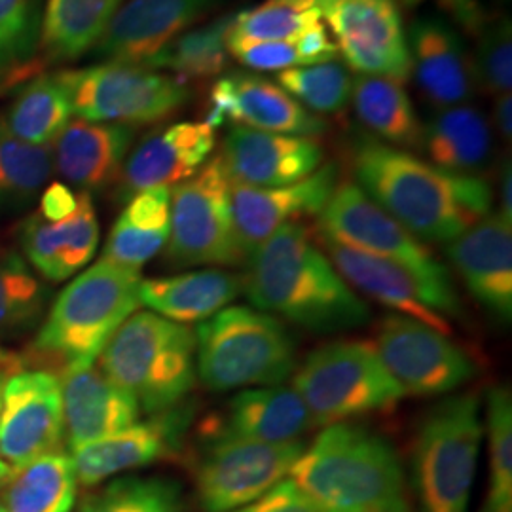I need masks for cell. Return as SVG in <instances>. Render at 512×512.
I'll list each match as a JSON object with an SVG mask.
<instances>
[{
    "mask_svg": "<svg viewBox=\"0 0 512 512\" xmlns=\"http://www.w3.org/2000/svg\"><path fill=\"white\" fill-rule=\"evenodd\" d=\"M192 418L194 406L183 401L110 437L76 446L69 454L78 484L92 488L110 476L171 458L183 446Z\"/></svg>",
    "mask_w": 512,
    "mask_h": 512,
    "instance_id": "17",
    "label": "cell"
},
{
    "mask_svg": "<svg viewBox=\"0 0 512 512\" xmlns=\"http://www.w3.org/2000/svg\"><path fill=\"white\" fill-rule=\"evenodd\" d=\"M289 475L319 512H410L395 446L363 425H327Z\"/></svg>",
    "mask_w": 512,
    "mask_h": 512,
    "instance_id": "3",
    "label": "cell"
},
{
    "mask_svg": "<svg viewBox=\"0 0 512 512\" xmlns=\"http://www.w3.org/2000/svg\"><path fill=\"white\" fill-rule=\"evenodd\" d=\"M78 478L73 458L65 450L19 467L0 488L8 512H73Z\"/></svg>",
    "mask_w": 512,
    "mask_h": 512,
    "instance_id": "32",
    "label": "cell"
},
{
    "mask_svg": "<svg viewBox=\"0 0 512 512\" xmlns=\"http://www.w3.org/2000/svg\"><path fill=\"white\" fill-rule=\"evenodd\" d=\"M37 35V0H0V80L19 69Z\"/></svg>",
    "mask_w": 512,
    "mask_h": 512,
    "instance_id": "45",
    "label": "cell"
},
{
    "mask_svg": "<svg viewBox=\"0 0 512 512\" xmlns=\"http://www.w3.org/2000/svg\"><path fill=\"white\" fill-rule=\"evenodd\" d=\"M475 74L488 92L511 93L512 29L511 19L501 16L490 21L478 35Z\"/></svg>",
    "mask_w": 512,
    "mask_h": 512,
    "instance_id": "44",
    "label": "cell"
},
{
    "mask_svg": "<svg viewBox=\"0 0 512 512\" xmlns=\"http://www.w3.org/2000/svg\"><path fill=\"white\" fill-rule=\"evenodd\" d=\"M499 215L512 222V171L511 164H503L499 175Z\"/></svg>",
    "mask_w": 512,
    "mask_h": 512,
    "instance_id": "50",
    "label": "cell"
},
{
    "mask_svg": "<svg viewBox=\"0 0 512 512\" xmlns=\"http://www.w3.org/2000/svg\"><path fill=\"white\" fill-rule=\"evenodd\" d=\"M484 425L475 393L452 395L427 410L414 442L420 512H467Z\"/></svg>",
    "mask_w": 512,
    "mask_h": 512,
    "instance_id": "7",
    "label": "cell"
},
{
    "mask_svg": "<svg viewBox=\"0 0 512 512\" xmlns=\"http://www.w3.org/2000/svg\"><path fill=\"white\" fill-rule=\"evenodd\" d=\"M232 512H319L293 480H281L270 492Z\"/></svg>",
    "mask_w": 512,
    "mask_h": 512,
    "instance_id": "46",
    "label": "cell"
},
{
    "mask_svg": "<svg viewBox=\"0 0 512 512\" xmlns=\"http://www.w3.org/2000/svg\"><path fill=\"white\" fill-rule=\"evenodd\" d=\"M304 442L202 439L194 465L196 495L205 512H232L270 492L293 469Z\"/></svg>",
    "mask_w": 512,
    "mask_h": 512,
    "instance_id": "12",
    "label": "cell"
},
{
    "mask_svg": "<svg viewBox=\"0 0 512 512\" xmlns=\"http://www.w3.org/2000/svg\"><path fill=\"white\" fill-rule=\"evenodd\" d=\"M141 270L101 258L71 281L46 313L23 355L31 370L59 376L73 366L92 365L141 306Z\"/></svg>",
    "mask_w": 512,
    "mask_h": 512,
    "instance_id": "4",
    "label": "cell"
},
{
    "mask_svg": "<svg viewBox=\"0 0 512 512\" xmlns=\"http://www.w3.org/2000/svg\"><path fill=\"white\" fill-rule=\"evenodd\" d=\"M71 114V99L59 76H40L19 93L2 124L29 145L52 147Z\"/></svg>",
    "mask_w": 512,
    "mask_h": 512,
    "instance_id": "36",
    "label": "cell"
},
{
    "mask_svg": "<svg viewBox=\"0 0 512 512\" xmlns=\"http://www.w3.org/2000/svg\"><path fill=\"white\" fill-rule=\"evenodd\" d=\"M171 190L148 188L128 200L110 230L103 258L118 266L141 270L158 255L169 238Z\"/></svg>",
    "mask_w": 512,
    "mask_h": 512,
    "instance_id": "30",
    "label": "cell"
},
{
    "mask_svg": "<svg viewBox=\"0 0 512 512\" xmlns=\"http://www.w3.org/2000/svg\"><path fill=\"white\" fill-rule=\"evenodd\" d=\"M512 99L511 93H503V95H497V101H495V124L501 131V135L511 141L512 137Z\"/></svg>",
    "mask_w": 512,
    "mask_h": 512,
    "instance_id": "51",
    "label": "cell"
},
{
    "mask_svg": "<svg viewBox=\"0 0 512 512\" xmlns=\"http://www.w3.org/2000/svg\"><path fill=\"white\" fill-rule=\"evenodd\" d=\"M122 0H48L44 46L50 57L69 61L88 52L105 33Z\"/></svg>",
    "mask_w": 512,
    "mask_h": 512,
    "instance_id": "35",
    "label": "cell"
},
{
    "mask_svg": "<svg viewBox=\"0 0 512 512\" xmlns=\"http://www.w3.org/2000/svg\"><path fill=\"white\" fill-rule=\"evenodd\" d=\"M215 148V129L205 122H177L135 148L122 171L120 196L181 184L202 169Z\"/></svg>",
    "mask_w": 512,
    "mask_h": 512,
    "instance_id": "26",
    "label": "cell"
},
{
    "mask_svg": "<svg viewBox=\"0 0 512 512\" xmlns=\"http://www.w3.org/2000/svg\"><path fill=\"white\" fill-rule=\"evenodd\" d=\"M196 374L211 391L281 385L296 368V344L272 313L230 306L202 321Z\"/></svg>",
    "mask_w": 512,
    "mask_h": 512,
    "instance_id": "6",
    "label": "cell"
},
{
    "mask_svg": "<svg viewBox=\"0 0 512 512\" xmlns=\"http://www.w3.org/2000/svg\"><path fill=\"white\" fill-rule=\"evenodd\" d=\"M421 147L440 169L475 175L490 160L492 131L480 110L458 105L439 110L421 133Z\"/></svg>",
    "mask_w": 512,
    "mask_h": 512,
    "instance_id": "31",
    "label": "cell"
},
{
    "mask_svg": "<svg viewBox=\"0 0 512 512\" xmlns=\"http://www.w3.org/2000/svg\"><path fill=\"white\" fill-rule=\"evenodd\" d=\"M220 160L232 183L274 188L310 177L323 164L325 150L310 137L234 126L224 139Z\"/></svg>",
    "mask_w": 512,
    "mask_h": 512,
    "instance_id": "20",
    "label": "cell"
},
{
    "mask_svg": "<svg viewBox=\"0 0 512 512\" xmlns=\"http://www.w3.org/2000/svg\"><path fill=\"white\" fill-rule=\"evenodd\" d=\"M446 253L476 302L509 323L512 317V222L499 213H490L446 243Z\"/></svg>",
    "mask_w": 512,
    "mask_h": 512,
    "instance_id": "23",
    "label": "cell"
},
{
    "mask_svg": "<svg viewBox=\"0 0 512 512\" xmlns=\"http://www.w3.org/2000/svg\"><path fill=\"white\" fill-rule=\"evenodd\" d=\"M406 6H416V4H420L421 0H403Z\"/></svg>",
    "mask_w": 512,
    "mask_h": 512,
    "instance_id": "53",
    "label": "cell"
},
{
    "mask_svg": "<svg viewBox=\"0 0 512 512\" xmlns=\"http://www.w3.org/2000/svg\"><path fill=\"white\" fill-rule=\"evenodd\" d=\"M135 131L122 124L74 120L52 143L54 167L82 192H97L122 171Z\"/></svg>",
    "mask_w": 512,
    "mask_h": 512,
    "instance_id": "28",
    "label": "cell"
},
{
    "mask_svg": "<svg viewBox=\"0 0 512 512\" xmlns=\"http://www.w3.org/2000/svg\"><path fill=\"white\" fill-rule=\"evenodd\" d=\"M357 186L420 241L450 243L492 213V186L361 137L351 148Z\"/></svg>",
    "mask_w": 512,
    "mask_h": 512,
    "instance_id": "1",
    "label": "cell"
},
{
    "mask_svg": "<svg viewBox=\"0 0 512 512\" xmlns=\"http://www.w3.org/2000/svg\"><path fill=\"white\" fill-rule=\"evenodd\" d=\"M21 249L29 264L48 281H65L92 260L99 243V222L92 196L78 194V205L67 219L50 222L38 213L23 222Z\"/></svg>",
    "mask_w": 512,
    "mask_h": 512,
    "instance_id": "27",
    "label": "cell"
},
{
    "mask_svg": "<svg viewBox=\"0 0 512 512\" xmlns=\"http://www.w3.org/2000/svg\"><path fill=\"white\" fill-rule=\"evenodd\" d=\"M61 385L54 372L23 370L12 376L2 395L0 459L14 469L63 450Z\"/></svg>",
    "mask_w": 512,
    "mask_h": 512,
    "instance_id": "16",
    "label": "cell"
},
{
    "mask_svg": "<svg viewBox=\"0 0 512 512\" xmlns=\"http://www.w3.org/2000/svg\"><path fill=\"white\" fill-rule=\"evenodd\" d=\"M338 184L340 167L334 162L321 165L310 177L287 186L256 188L230 181L232 215L245 258L249 260L281 226L319 215Z\"/></svg>",
    "mask_w": 512,
    "mask_h": 512,
    "instance_id": "18",
    "label": "cell"
},
{
    "mask_svg": "<svg viewBox=\"0 0 512 512\" xmlns=\"http://www.w3.org/2000/svg\"><path fill=\"white\" fill-rule=\"evenodd\" d=\"M321 18L319 0H266L234 16L228 46L291 40L321 23Z\"/></svg>",
    "mask_w": 512,
    "mask_h": 512,
    "instance_id": "41",
    "label": "cell"
},
{
    "mask_svg": "<svg viewBox=\"0 0 512 512\" xmlns=\"http://www.w3.org/2000/svg\"><path fill=\"white\" fill-rule=\"evenodd\" d=\"M23 370H27V365L21 353L0 348V410H2V395H4L6 382Z\"/></svg>",
    "mask_w": 512,
    "mask_h": 512,
    "instance_id": "49",
    "label": "cell"
},
{
    "mask_svg": "<svg viewBox=\"0 0 512 512\" xmlns=\"http://www.w3.org/2000/svg\"><path fill=\"white\" fill-rule=\"evenodd\" d=\"M50 289L23 256L0 245V344L27 336L44 321Z\"/></svg>",
    "mask_w": 512,
    "mask_h": 512,
    "instance_id": "34",
    "label": "cell"
},
{
    "mask_svg": "<svg viewBox=\"0 0 512 512\" xmlns=\"http://www.w3.org/2000/svg\"><path fill=\"white\" fill-rule=\"evenodd\" d=\"M165 256L173 266H238L247 260L239 247L224 164H209L171 192Z\"/></svg>",
    "mask_w": 512,
    "mask_h": 512,
    "instance_id": "9",
    "label": "cell"
},
{
    "mask_svg": "<svg viewBox=\"0 0 512 512\" xmlns=\"http://www.w3.org/2000/svg\"><path fill=\"white\" fill-rule=\"evenodd\" d=\"M311 427L310 410L293 387H249L200 423V437L285 444L302 440Z\"/></svg>",
    "mask_w": 512,
    "mask_h": 512,
    "instance_id": "21",
    "label": "cell"
},
{
    "mask_svg": "<svg viewBox=\"0 0 512 512\" xmlns=\"http://www.w3.org/2000/svg\"><path fill=\"white\" fill-rule=\"evenodd\" d=\"M503 2L505 0H439L440 8L473 35H478L490 21H494V12Z\"/></svg>",
    "mask_w": 512,
    "mask_h": 512,
    "instance_id": "47",
    "label": "cell"
},
{
    "mask_svg": "<svg viewBox=\"0 0 512 512\" xmlns=\"http://www.w3.org/2000/svg\"><path fill=\"white\" fill-rule=\"evenodd\" d=\"M69 450L105 439L139 420L137 401L97 365L73 366L59 376Z\"/></svg>",
    "mask_w": 512,
    "mask_h": 512,
    "instance_id": "24",
    "label": "cell"
},
{
    "mask_svg": "<svg viewBox=\"0 0 512 512\" xmlns=\"http://www.w3.org/2000/svg\"><path fill=\"white\" fill-rule=\"evenodd\" d=\"M76 205H78V194H74L67 184L52 183L42 190L38 215L50 222H57V220L71 217Z\"/></svg>",
    "mask_w": 512,
    "mask_h": 512,
    "instance_id": "48",
    "label": "cell"
},
{
    "mask_svg": "<svg viewBox=\"0 0 512 512\" xmlns=\"http://www.w3.org/2000/svg\"><path fill=\"white\" fill-rule=\"evenodd\" d=\"M0 512H8L6 511V507H4V503H2V501H0Z\"/></svg>",
    "mask_w": 512,
    "mask_h": 512,
    "instance_id": "54",
    "label": "cell"
},
{
    "mask_svg": "<svg viewBox=\"0 0 512 512\" xmlns=\"http://www.w3.org/2000/svg\"><path fill=\"white\" fill-rule=\"evenodd\" d=\"M406 42L416 82L433 107L450 109L473 97L475 65L454 27L444 19L418 18Z\"/></svg>",
    "mask_w": 512,
    "mask_h": 512,
    "instance_id": "25",
    "label": "cell"
},
{
    "mask_svg": "<svg viewBox=\"0 0 512 512\" xmlns=\"http://www.w3.org/2000/svg\"><path fill=\"white\" fill-rule=\"evenodd\" d=\"M372 346L404 395L454 393L475 378L478 370L473 355L446 332L401 313L380 321Z\"/></svg>",
    "mask_w": 512,
    "mask_h": 512,
    "instance_id": "13",
    "label": "cell"
},
{
    "mask_svg": "<svg viewBox=\"0 0 512 512\" xmlns=\"http://www.w3.org/2000/svg\"><path fill=\"white\" fill-rule=\"evenodd\" d=\"M486 427L490 482L480 512H512V399L511 391L503 385L488 391Z\"/></svg>",
    "mask_w": 512,
    "mask_h": 512,
    "instance_id": "42",
    "label": "cell"
},
{
    "mask_svg": "<svg viewBox=\"0 0 512 512\" xmlns=\"http://www.w3.org/2000/svg\"><path fill=\"white\" fill-rule=\"evenodd\" d=\"M97 359L148 414L183 403L198 376L194 330L154 311H135Z\"/></svg>",
    "mask_w": 512,
    "mask_h": 512,
    "instance_id": "5",
    "label": "cell"
},
{
    "mask_svg": "<svg viewBox=\"0 0 512 512\" xmlns=\"http://www.w3.org/2000/svg\"><path fill=\"white\" fill-rule=\"evenodd\" d=\"M74 114L90 122L143 126L183 109L190 90L183 80L143 65L101 63L59 73Z\"/></svg>",
    "mask_w": 512,
    "mask_h": 512,
    "instance_id": "10",
    "label": "cell"
},
{
    "mask_svg": "<svg viewBox=\"0 0 512 512\" xmlns=\"http://www.w3.org/2000/svg\"><path fill=\"white\" fill-rule=\"evenodd\" d=\"M217 0H129L97 40L107 63L147 65L173 38L183 35Z\"/></svg>",
    "mask_w": 512,
    "mask_h": 512,
    "instance_id": "22",
    "label": "cell"
},
{
    "mask_svg": "<svg viewBox=\"0 0 512 512\" xmlns=\"http://www.w3.org/2000/svg\"><path fill=\"white\" fill-rule=\"evenodd\" d=\"M243 291V277L207 268L141 283V304L169 321L188 325L213 317Z\"/></svg>",
    "mask_w": 512,
    "mask_h": 512,
    "instance_id": "29",
    "label": "cell"
},
{
    "mask_svg": "<svg viewBox=\"0 0 512 512\" xmlns=\"http://www.w3.org/2000/svg\"><path fill=\"white\" fill-rule=\"evenodd\" d=\"M230 55L241 65L253 71L281 73L294 67H310L332 61L338 55V46L329 37L325 25L317 23L300 37L275 42H243L232 44Z\"/></svg>",
    "mask_w": 512,
    "mask_h": 512,
    "instance_id": "40",
    "label": "cell"
},
{
    "mask_svg": "<svg viewBox=\"0 0 512 512\" xmlns=\"http://www.w3.org/2000/svg\"><path fill=\"white\" fill-rule=\"evenodd\" d=\"M319 6L351 69L397 82L410 78V52L395 0H319Z\"/></svg>",
    "mask_w": 512,
    "mask_h": 512,
    "instance_id": "14",
    "label": "cell"
},
{
    "mask_svg": "<svg viewBox=\"0 0 512 512\" xmlns=\"http://www.w3.org/2000/svg\"><path fill=\"white\" fill-rule=\"evenodd\" d=\"M14 471H16V469H14L12 465H8V463H4V461L0 459V488L8 482L10 476L14 475Z\"/></svg>",
    "mask_w": 512,
    "mask_h": 512,
    "instance_id": "52",
    "label": "cell"
},
{
    "mask_svg": "<svg viewBox=\"0 0 512 512\" xmlns=\"http://www.w3.org/2000/svg\"><path fill=\"white\" fill-rule=\"evenodd\" d=\"M249 262L243 291L256 310L317 332L359 329L370 310L302 222H289L266 239Z\"/></svg>",
    "mask_w": 512,
    "mask_h": 512,
    "instance_id": "2",
    "label": "cell"
},
{
    "mask_svg": "<svg viewBox=\"0 0 512 512\" xmlns=\"http://www.w3.org/2000/svg\"><path fill=\"white\" fill-rule=\"evenodd\" d=\"M294 391L315 427L391 412L404 397L374 346L353 340L313 349L294 374Z\"/></svg>",
    "mask_w": 512,
    "mask_h": 512,
    "instance_id": "8",
    "label": "cell"
},
{
    "mask_svg": "<svg viewBox=\"0 0 512 512\" xmlns=\"http://www.w3.org/2000/svg\"><path fill=\"white\" fill-rule=\"evenodd\" d=\"M76 512H184L183 494L164 476H122L86 495Z\"/></svg>",
    "mask_w": 512,
    "mask_h": 512,
    "instance_id": "39",
    "label": "cell"
},
{
    "mask_svg": "<svg viewBox=\"0 0 512 512\" xmlns=\"http://www.w3.org/2000/svg\"><path fill=\"white\" fill-rule=\"evenodd\" d=\"M317 234L408 268L440 293L458 296L448 270L355 183H340L319 213Z\"/></svg>",
    "mask_w": 512,
    "mask_h": 512,
    "instance_id": "11",
    "label": "cell"
},
{
    "mask_svg": "<svg viewBox=\"0 0 512 512\" xmlns=\"http://www.w3.org/2000/svg\"><path fill=\"white\" fill-rule=\"evenodd\" d=\"M224 122L310 139L327 131L319 116L304 109L275 82L251 73L224 74L213 84L205 124L215 129Z\"/></svg>",
    "mask_w": 512,
    "mask_h": 512,
    "instance_id": "19",
    "label": "cell"
},
{
    "mask_svg": "<svg viewBox=\"0 0 512 512\" xmlns=\"http://www.w3.org/2000/svg\"><path fill=\"white\" fill-rule=\"evenodd\" d=\"M317 238L327 249L332 266L351 289L355 287L372 300L433 329L446 334L450 332V323L446 317H454L461 310L458 296L440 293L393 260L368 255L319 234Z\"/></svg>",
    "mask_w": 512,
    "mask_h": 512,
    "instance_id": "15",
    "label": "cell"
},
{
    "mask_svg": "<svg viewBox=\"0 0 512 512\" xmlns=\"http://www.w3.org/2000/svg\"><path fill=\"white\" fill-rule=\"evenodd\" d=\"M54 173L52 147L29 145L0 122V205H29Z\"/></svg>",
    "mask_w": 512,
    "mask_h": 512,
    "instance_id": "38",
    "label": "cell"
},
{
    "mask_svg": "<svg viewBox=\"0 0 512 512\" xmlns=\"http://www.w3.org/2000/svg\"><path fill=\"white\" fill-rule=\"evenodd\" d=\"M353 107L359 122L391 147H421L423 128L403 82L361 74L353 80Z\"/></svg>",
    "mask_w": 512,
    "mask_h": 512,
    "instance_id": "33",
    "label": "cell"
},
{
    "mask_svg": "<svg viewBox=\"0 0 512 512\" xmlns=\"http://www.w3.org/2000/svg\"><path fill=\"white\" fill-rule=\"evenodd\" d=\"M234 16H222L200 29L184 31L147 61L148 69H165L183 78L217 76L228 67V38Z\"/></svg>",
    "mask_w": 512,
    "mask_h": 512,
    "instance_id": "37",
    "label": "cell"
},
{
    "mask_svg": "<svg viewBox=\"0 0 512 512\" xmlns=\"http://www.w3.org/2000/svg\"><path fill=\"white\" fill-rule=\"evenodd\" d=\"M275 84L300 105L323 114L346 109L353 92L351 73L338 61L281 71L275 76Z\"/></svg>",
    "mask_w": 512,
    "mask_h": 512,
    "instance_id": "43",
    "label": "cell"
}]
</instances>
